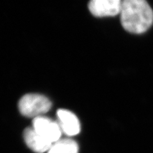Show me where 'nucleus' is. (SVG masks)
Segmentation results:
<instances>
[{"label": "nucleus", "instance_id": "obj_1", "mask_svg": "<svg viewBox=\"0 0 153 153\" xmlns=\"http://www.w3.org/2000/svg\"><path fill=\"white\" fill-rule=\"evenodd\" d=\"M121 23L126 31L140 35L153 24V10L144 0H124L120 12Z\"/></svg>", "mask_w": 153, "mask_h": 153}, {"label": "nucleus", "instance_id": "obj_2", "mask_svg": "<svg viewBox=\"0 0 153 153\" xmlns=\"http://www.w3.org/2000/svg\"><path fill=\"white\" fill-rule=\"evenodd\" d=\"M51 106L52 103L49 99L38 94H26L19 102V111L28 117L42 116L49 111Z\"/></svg>", "mask_w": 153, "mask_h": 153}, {"label": "nucleus", "instance_id": "obj_3", "mask_svg": "<svg viewBox=\"0 0 153 153\" xmlns=\"http://www.w3.org/2000/svg\"><path fill=\"white\" fill-rule=\"evenodd\" d=\"M33 128L42 137L52 143L60 140L62 131L58 123L49 117L42 116L34 118Z\"/></svg>", "mask_w": 153, "mask_h": 153}, {"label": "nucleus", "instance_id": "obj_4", "mask_svg": "<svg viewBox=\"0 0 153 153\" xmlns=\"http://www.w3.org/2000/svg\"><path fill=\"white\" fill-rule=\"evenodd\" d=\"M121 4L120 0H93L89 2L88 8L94 16L112 17L120 14Z\"/></svg>", "mask_w": 153, "mask_h": 153}, {"label": "nucleus", "instance_id": "obj_5", "mask_svg": "<svg viewBox=\"0 0 153 153\" xmlns=\"http://www.w3.org/2000/svg\"><path fill=\"white\" fill-rule=\"evenodd\" d=\"M57 116L62 133L69 137L78 135L80 131V124L75 114L68 110L59 109L57 112Z\"/></svg>", "mask_w": 153, "mask_h": 153}, {"label": "nucleus", "instance_id": "obj_6", "mask_svg": "<svg viewBox=\"0 0 153 153\" xmlns=\"http://www.w3.org/2000/svg\"><path fill=\"white\" fill-rule=\"evenodd\" d=\"M24 138L27 147L36 153L48 152L53 144L42 137L33 127L27 128L25 130Z\"/></svg>", "mask_w": 153, "mask_h": 153}, {"label": "nucleus", "instance_id": "obj_7", "mask_svg": "<svg viewBox=\"0 0 153 153\" xmlns=\"http://www.w3.org/2000/svg\"><path fill=\"white\" fill-rule=\"evenodd\" d=\"M79 146L70 138L60 139L54 143L47 153H78Z\"/></svg>", "mask_w": 153, "mask_h": 153}]
</instances>
